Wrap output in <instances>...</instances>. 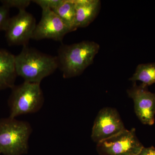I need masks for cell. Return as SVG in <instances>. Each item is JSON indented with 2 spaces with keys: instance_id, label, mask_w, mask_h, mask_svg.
<instances>
[{
  "instance_id": "obj_1",
  "label": "cell",
  "mask_w": 155,
  "mask_h": 155,
  "mask_svg": "<svg viewBox=\"0 0 155 155\" xmlns=\"http://www.w3.org/2000/svg\"><path fill=\"white\" fill-rule=\"evenodd\" d=\"M100 45L94 41H84L70 45L62 44L57 56L58 68L65 78L76 77L94 62Z\"/></svg>"
},
{
  "instance_id": "obj_2",
  "label": "cell",
  "mask_w": 155,
  "mask_h": 155,
  "mask_svg": "<svg viewBox=\"0 0 155 155\" xmlns=\"http://www.w3.org/2000/svg\"><path fill=\"white\" fill-rule=\"evenodd\" d=\"M15 66L17 75L22 77L24 81L40 84L58 68V63L57 57L25 45L15 56Z\"/></svg>"
},
{
  "instance_id": "obj_3",
  "label": "cell",
  "mask_w": 155,
  "mask_h": 155,
  "mask_svg": "<svg viewBox=\"0 0 155 155\" xmlns=\"http://www.w3.org/2000/svg\"><path fill=\"white\" fill-rule=\"evenodd\" d=\"M32 128L28 122L15 118L0 119V153L22 155L28 152Z\"/></svg>"
},
{
  "instance_id": "obj_4",
  "label": "cell",
  "mask_w": 155,
  "mask_h": 155,
  "mask_svg": "<svg viewBox=\"0 0 155 155\" xmlns=\"http://www.w3.org/2000/svg\"><path fill=\"white\" fill-rule=\"evenodd\" d=\"M11 89L8 101L11 118L36 113L43 105L44 97L40 84L24 81Z\"/></svg>"
},
{
  "instance_id": "obj_5",
  "label": "cell",
  "mask_w": 155,
  "mask_h": 155,
  "mask_svg": "<svg viewBox=\"0 0 155 155\" xmlns=\"http://www.w3.org/2000/svg\"><path fill=\"white\" fill-rule=\"evenodd\" d=\"M143 147L133 128L98 143L97 150L100 155H137Z\"/></svg>"
},
{
  "instance_id": "obj_6",
  "label": "cell",
  "mask_w": 155,
  "mask_h": 155,
  "mask_svg": "<svg viewBox=\"0 0 155 155\" xmlns=\"http://www.w3.org/2000/svg\"><path fill=\"white\" fill-rule=\"evenodd\" d=\"M36 19L25 10L9 19L5 31L6 40L9 45H28L36 26Z\"/></svg>"
},
{
  "instance_id": "obj_7",
  "label": "cell",
  "mask_w": 155,
  "mask_h": 155,
  "mask_svg": "<svg viewBox=\"0 0 155 155\" xmlns=\"http://www.w3.org/2000/svg\"><path fill=\"white\" fill-rule=\"evenodd\" d=\"M125 129L120 115L116 109L104 108L99 111L95 120L91 138L97 143L118 134Z\"/></svg>"
},
{
  "instance_id": "obj_8",
  "label": "cell",
  "mask_w": 155,
  "mask_h": 155,
  "mask_svg": "<svg viewBox=\"0 0 155 155\" xmlns=\"http://www.w3.org/2000/svg\"><path fill=\"white\" fill-rule=\"evenodd\" d=\"M74 31L58 15L49 9L42 10L40 21L37 24L31 39H50L62 41L66 35Z\"/></svg>"
},
{
  "instance_id": "obj_9",
  "label": "cell",
  "mask_w": 155,
  "mask_h": 155,
  "mask_svg": "<svg viewBox=\"0 0 155 155\" xmlns=\"http://www.w3.org/2000/svg\"><path fill=\"white\" fill-rule=\"evenodd\" d=\"M147 88L133 82L127 93L133 100L134 111L140 122L144 125H152L155 122V93L149 91Z\"/></svg>"
},
{
  "instance_id": "obj_10",
  "label": "cell",
  "mask_w": 155,
  "mask_h": 155,
  "mask_svg": "<svg viewBox=\"0 0 155 155\" xmlns=\"http://www.w3.org/2000/svg\"><path fill=\"white\" fill-rule=\"evenodd\" d=\"M75 27H87L95 19L101 8L99 0H75Z\"/></svg>"
},
{
  "instance_id": "obj_11",
  "label": "cell",
  "mask_w": 155,
  "mask_h": 155,
  "mask_svg": "<svg viewBox=\"0 0 155 155\" xmlns=\"http://www.w3.org/2000/svg\"><path fill=\"white\" fill-rule=\"evenodd\" d=\"M17 75L15 56L7 50L0 48V90L13 88Z\"/></svg>"
},
{
  "instance_id": "obj_12",
  "label": "cell",
  "mask_w": 155,
  "mask_h": 155,
  "mask_svg": "<svg viewBox=\"0 0 155 155\" xmlns=\"http://www.w3.org/2000/svg\"><path fill=\"white\" fill-rule=\"evenodd\" d=\"M129 80L133 82L140 81L142 85L147 87L155 84V62L138 65Z\"/></svg>"
},
{
  "instance_id": "obj_13",
  "label": "cell",
  "mask_w": 155,
  "mask_h": 155,
  "mask_svg": "<svg viewBox=\"0 0 155 155\" xmlns=\"http://www.w3.org/2000/svg\"><path fill=\"white\" fill-rule=\"evenodd\" d=\"M52 11L74 31L77 29L75 27V0H62L61 4Z\"/></svg>"
},
{
  "instance_id": "obj_14",
  "label": "cell",
  "mask_w": 155,
  "mask_h": 155,
  "mask_svg": "<svg viewBox=\"0 0 155 155\" xmlns=\"http://www.w3.org/2000/svg\"><path fill=\"white\" fill-rule=\"evenodd\" d=\"M32 2L30 0H2L1 1L2 5L8 7L9 9L15 8L19 11L25 10Z\"/></svg>"
},
{
  "instance_id": "obj_15",
  "label": "cell",
  "mask_w": 155,
  "mask_h": 155,
  "mask_svg": "<svg viewBox=\"0 0 155 155\" xmlns=\"http://www.w3.org/2000/svg\"><path fill=\"white\" fill-rule=\"evenodd\" d=\"M10 17V9L6 6H0V31H5Z\"/></svg>"
},
{
  "instance_id": "obj_16",
  "label": "cell",
  "mask_w": 155,
  "mask_h": 155,
  "mask_svg": "<svg viewBox=\"0 0 155 155\" xmlns=\"http://www.w3.org/2000/svg\"><path fill=\"white\" fill-rule=\"evenodd\" d=\"M62 0H35L34 3L39 6L42 10H49L53 11L62 2Z\"/></svg>"
},
{
  "instance_id": "obj_17",
  "label": "cell",
  "mask_w": 155,
  "mask_h": 155,
  "mask_svg": "<svg viewBox=\"0 0 155 155\" xmlns=\"http://www.w3.org/2000/svg\"><path fill=\"white\" fill-rule=\"evenodd\" d=\"M137 155H155V148L153 146L149 147H143Z\"/></svg>"
}]
</instances>
